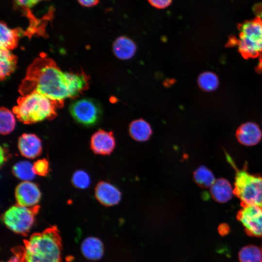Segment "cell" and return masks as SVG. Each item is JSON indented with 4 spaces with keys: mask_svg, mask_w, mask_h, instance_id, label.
Returning a JSON list of instances; mask_svg holds the SVG:
<instances>
[{
    "mask_svg": "<svg viewBox=\"0 0 262 262\" xmlns=\"http://www.w3.org/2000/svg\"><path fill=\"white\" fill-rule=\"evenodd\" d=\"M40 209L39 205L27 207L16 204L3 213L2 220L6 227L13 232L24 235L31 229L35 216Z\"/></svg>",
    "mask_w": 262,
    "mask_h": 262,
    "instance_id": "cell-6",
    "label": "cell"
},
{
    "mask_svg": "<svg viewBox=\"0 0 262 262\" xmlns=\"http://www.w3.org/2000/svg\"><path fill=\"white\" fill-rule=\"evenodd\" d=\"M129 132L131 137L138 142L147 141L152 134L150 125L145 120L139 118L133 120L130 124Z\"/></svg>",
    "mask_w": 262,
    "mask_h": 262,
    "instance_id": "cell-18",
    "label": "cell"
},
{
    "mask_svg": "<svg viewBox=\"0 0 262 262\" xmlns=\"http://www.w3.org/2000/svg\"><path fill=\"white\" fill-rule=\"evenodd\" d=\"M210 194L213 198L219 203H226L231 199L234 195L233 188L225 179L215 180L210 187Z\"/></svg>",
    "mask_w": 262,
    "mask_h": 262,
    "instance_id": "cell-14",
    "label": "cell"
},
{
    "mask_svg": "<svg viewBox=\"0 0 262 262\" xmlns=\"http://www.w3.org/2000/svg\"><path fill=\"white\" fill-rule=\"evenodd\" d=\"M33 169L35 174L46 176L49 173V162L45 159H39L33 164Z\"/></svg>",
    "mask_w": 262,
    "mask_h": 262,
    "instance_id": "cell-27",
    "label": "cell"
},
{
    "mask_svg": "<svg viewBox=\"0 0 262 262\" xmlns=\"http://www.w3.org/2000/svg\"><path fill=\"white\" fill-rule=\"evenodd\" d=\"M24 242V262H62V240L56 227L34 233Z\"/></svg>",
    "mask_w": 262,
    "mask_h": 262,
    "instance_id": "cell-2",
    "label": "cell"
},
{
    "mask_svg": "<svg viewBox=\"0 0 262 262\" xmlns=\"http://www.w3.org/2000/svg\"><path fill=\"white\" fill-rule=\"evenodd\" d=\"M69 111L77 122L86 126L97 124L102 115L99 104L93 99L85 98L74 100L70 105Z\"/></svg>",
    "mask_w": 262,
    "mask_h": 262,
    "instance_id": "cell-7",
    "label": "cell"
},
{
    "mask_svg": "<svg viewBox=\"0 0 262 262\" xmlns=\"http://www.w3.org/2000/svg\"><path fill=\"white\" fill-rule=\"evenodd\" d=\"M153 7L158 9H164L168 7L172 0H147Z\"/></svg>",
    "mask_w": 262,
    "mask_h": 262,
    "instance_id": "cell-29",
    "label": "cell"
},
{
    "mask_svg": "<svg viewBox=\"0 0 262 262\" xmlns=\"http://www.w3.org/2000/svg\"><path fill=\"white\" fill-rule=\"evenodd\" d=\"M77 1L82 6L92 7L97 5L99 0H77Z\"/></svg>",
    "mask_w": 262,
    "mask_h": 262,
    "instance_id": "cell-30",
    "label": "cell"
},
{
    "mask_svg": "<svg viewBox=\"0 0 262 262\" xmlns=\"http://www.w3.org/2000/svg\"><path fill=\"white\" fill-rule=\"evenodd\" d=\"M261 19H262V18H261Z\"/></svg>",
    "mask_w": 262,
    "mask_h": 262,
    "instance_id": "cell-33",
    "label": "cell"
},
{
    "mask_svg": "<svg viewBox=\"0 0 262 262\" xmlns=\"http://www.w3.org/2000/svg\"><path fill=\"white\" fill-rule=\"evenodd\" d=\"M14 175L18 179L29 181L34 179L35 174L33 164L28 161H20L16 163L12 169Z\"/></svg>",
    "mask_w": 262,
    "mask_h": 262,
    "instance_id": "cell-22",
    "label": "cell"
},
{
    "mask_svg": "<svg viewBox=\"0 0 262 262\" xmlns=\"http://www.w3.org/2000/svg\"><path fill=\"white\" fill-rule=\"evenodd\" d=\"M17 146L20 154L29 159L38 157L42 150L41 140L33 133L22 134L18 138Z\"/></svg>",
    "mask_w": 262,
    "mask_h": 262,
    "instance_id": "cell-12",
    "label": "cell"
},
{
    "mask_svg": "<svg viewBox=\"0 0 262 262\" xmlns=\"http://www.w3.org/2000/svg\"><path fill=\"white\" fill-rule=\"evenodd\" d=\"M236 136L238 141L246 146L257 145L262 136L259 127L253 122H246L241 125L237 130Z\"/></svg>",
    "mask_w": 262,
    "mask_h": 262,
    "instance_id": "cell-13",
    "label": "cell"
},
{
    "mask_svg": "<svg viewBox=\"0 0 262 262\" xmlns=\"http://www.w3.org/2000/svg\"><path fill=\"white\" fill-rule=\"evenodd\" d=\"M198 83L202 89L207 91H212L217 88L218 80L217 76L213 73L205 72L199 76Z\"/></svg>",
    "mask_w": 262,
    "mask_h": 262,
    "instance_id": "cell-24",
    "label": "cell"
},
{
    "mask_svg": "<svg viewBox=\"0 0 262 262\" xmlns=\"http://www.w3.org/2000/svg\"><path fill=\"white\" fill-rule=\"evenodd\" d=\"M64 101H58L38 93L33 92L21 96L13 112L19 121L32 124L45 120H51L57 116L56 109L62 108Z\"/></svg>",
    "mask_w": 262,
    "mask_h": 262,
    "instance_id": "cell-3",
    "label": "cell"
},
{
    "mask_svg": "<svg viewBox=\"0 0 262 262\" xmlns=\"http://www.w3.org/2000/svg\"><path fill=\"white\" fill-rule=\"evenodd\" d=\"M228 161L236 169L234 195L241 201V206L255 205L262 208V177L251 174L244 167L237 169L230 157Z\"/></svg>",
    "mask_w": 262,
    "mask_h": 262,
    "instance_id": "cell-4",
    "label": "cell"
},
{
    "mask_svg": "<svg viewBox=\"0 0 262 262\" xmlns=\"http://www.w3.org/2000/svg\"><path fill=\"white\" fill-rule=\"evenodd\" d=\"M6 152L5 149L1 146L0 147V165H2L6 161L7 157L6 156Z\"/></svg>",
    "mask_w": 262,
    "mask_h": 262,
    "instance_id": "cell-31",
    "label": "cell"
},
{
    "mask_svg": "<svg viewBox=\"0 0 262 262\" xmlns=\"http://www.w3.org/2000/svg\"><path fill=\"white\" fill-rule=\"evenodd\" d=\"M13 253L10 259L4 262H24L23 261V247L19 246L13 249Z\"/></svg>",
    "mask_w": 262,
    "mask_h": 262,
    "instance_id": "cell-28",
    "label": "cell"
},
{
    "mask_svg": "<svg viewBox=\"0 0 262 262\" xmlns=\"http://www.w3.org/2000/svg\"><path fill=\"white\" fill-rule=\"evenodd\" d=\"M193 178L196 183L202 188H210L215 180L213 173L204 165L195 170Z\"/></svg>",
    "mask_w": 262,
    "mask_h": 262,
    "instance_id": "cell-20",
    "label": "cell"
},
{
    "mask_svg": "<svg viewBox=\"0 0 262 262\" xmlns=\"http://www.w3.org/2000/svg\"><path fill=\"white\" fill-rule=\"evenodd\" d=\"M17 57L10 50L0 49V78L1 81L10 76L16 69Z\"/></svg>",
    "mask_w": 262,
    "mask_h": 262,
    "instance_id": "cell-19",
    "label": "cell"
},
{
    "mask_svg": "<svg viewBox=\"0 0 262 262\" xmlns=\"http://www.w3.org/2000/svg\"><path fill=\"white\" fill-rule=\"evenodd\" d=\"M237 213L246 233L250 236L262 238V208L255 205H243Z\"/></svg>",
    "mask_w": 262,
    "mask_h": 262,
    "instance_id": "cell-8",
    "label": "cell"
},
{
    "mask_svg": "<svg viewBox=\"0 0 262 262\" xmlns=\"http://www.w3.org/2000/svg\"><path fill=\"white\" fill-rule=\"evenodd\" d=\"M221 227H222L223 229H219V231H221V234H226V232H228L229 228L228 226H226V225H221Z\"/></svg>",
    "mask_w": 262,
    "mask_h": 262,
    "instance_id": "cell-32",
    "label": "cell"
},
{
    "mask_svg": "<svg viewBox=\"0 0 262 262\" xmlns=\"http://www.w3.org/2000/svg\"><path fill=\"white\" fill-rule=\"evenodd\" d=\"M113 51L119 59L126 60L131 58L136 51L135 43L126 36L117 38L113 44Z\"/></svg>",
    "mask_w": 262,
    "mask_h": 262,
    "instance_id": "cell-15",
    "label": "cell"
},
{
    "mask_svg": "<svg viewBox=\"0 0 262 262\" xmlns=\"http://www.w3.org/2000/svg\"><path fill=\"white\" fill-rule=\"evenodd\" d=\"M97 199L105 206L117 204L121 199V192L115 185L104 181H99L95 188Z\"/></svg>",
    "mask_w": 262,
    "mask_h": 262,
    "instance_id": "cell-11",
    "label": "cell"
},
{
    "mask_svg": "<svg viewBox=\"0 0 262 262\" xmlns=\"http://www.w3.org/2000/svg\"><path fill=\"white\" fill-rule=\"evenodd\" d=\"M16 7L19 8L32 21V24H35L37 21L32 14L31 9L38 4L39 2L44 0H13Z\"/></svg>",
    "mask_w": 262,
    "mask_h": 262,
    "instance_id": "cell-25",
    "label": "cell"
},
{
    "mask_svg": "<svg viewBox=\"0 0 262 262\" xmlns=\"http://www.w3.org/2000/svg\"><path fill=\"white\" fill-rule=\"evenodd\" d=\"M239 38L237 40L238 49L246 58H254L262 53V24L261 17L257 16L252 19L239 24Z\"/></svg>",
    "mask_w": 262,
    "mask_h": 262,
    "instance_id": "cell-5",
    "label": "cell"
},
{
    "mask_svg": "<svg viewBox=\"0 0 262 262\" xmlns=\"http://www.w3.org/2000/svg\"><path fill=\"white\" fill-rule=\"evenodd\" d=\"M116 141L112 131L99 130L91 136L90 147L96 154L108 155L115 148Z\"/></svg>",
    "mask_w": 262,
    "mask_h": 262,
    "instance_id": "cell-10",
    "label": "cell"
},
{
    "mask_svg": "<svg viewBox=\"0 0 262 262\" xmlns=\"http://www.w3.org/2000/svg\"><path fill=\"white\" fill-rule=\"evenodd\" d=\"M71 181L75 187L79 189H85L90 184V179L86 172L79 170L74 173Z\"/></svg>",
    "mask_w": 262,
    "mask_h": 262,
    "instance_id": "cell-26",
    "label": "cell"
},
{
    "mask_svg": "<svg viewBox=\"0 0 262 262\" xmlns=\"http://www.w3.org/2000/svg\"><path fill=\"white\" fill-rule=\"evenodd\" d=\"M14 114L7 108L1 107L0 109V132L2 135L11 133L16 126Z\"/></svg>",
    "mask_w": 262,
    "mask_h": 262,
    "instance_id": "cell-23",
    "label": "cell"
},
{
    "mask_svg": "<svg viewBox=\"0 0 262 262\" xmlns=\"http://www.w3.org/2000/svg\"><path fill=\"white\" fill-rule=\"evenodd\" d=\"M81 247L82 255L90 260H98L103 255V243L100 239L95 237L85 238L82 243Z\"/></svg>",
    "mask_w": 262,
    "mask_h": 262,
    "instance_id": "cell-16",
    "label": "cell"
},
{
    "mask_svg": "<svg viewBox=\"0 0 262 262\" xmlns=\"http://www.w3.org/2000/svg\"><path fill=\"white\" fill-rule=\"evenodd\" d=\"M0 48L11 50L15 49L23 31L19 28L11 29L1 21L0 24Z\"/></svg>",
    "mask_w": 262,
    "mask_h": 262,
    "instance_id": "cell-17",
    "label": "cell"
},
{
    "mask_svg": "<svg viewBox=\"0 0 262 262\" xmlns=\"http://www.w3.org/2000/svg\"><path fill=\"white\" fill-rule=\"evenodd\" d=\"M238 257L240 262H262V247L245 246L240 249Z\"/></svg>",
    "mask_w": 262,
    "mask_h": 262,
    "instance_id": "cell-21",
    "label": "cell"
},
{
    "mask_svg": "<svg viewBox=\"0 0 262 262\" xmlns=\"http://www.w3.org/2000/svg\"><path fill=\"white\" fill-rule=\"evenodd\" d=\"M41 196V192L37 185L30 181L21 182L15 189L17 204L22 206L31 207L37 205Z\"/></svg>",
    "mask_w": 262,
    "mask_h": 262,
    "instance_id": "cell-9",
    "label": "cell"
},
{
    "mask_svg": "<svg viewBox=\"0 0 262 262\" xmlns=\"http://www.w3.org/2000/svg\"><path fill=\"white\" fill-rule=\"evenodd\" d=\"M89 81V77L84 72H63L52 59L42 54L27 68L19 92L21 96L37 92L64 101L78 98L88 88Z\"/></svg>",
    "mask_w": 262,
    "mask_h": 262,
    "instance_id": "cell-1",
    "label": "cell"
}]
</instances>
